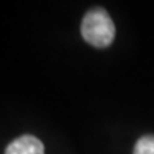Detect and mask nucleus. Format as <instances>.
Instances as JSON below:
<instances>
[{
	"instance_id": "obj_1",
	"label": "nucleus",
	"mask_w": 154,
	"mask_h": 154,
	"mask_svg": "<svg viewBox=\"0 0 154 154\" xmlns=\"http://www.w3.org/2000/svg\"><path fill=\"white\" fill-rule=\"evenodd\" d=\"M82 34L84 40L94 47H107L114 38V23L104 9L94 7L83 19Z\"/></svg>"
},
{
	"instance_id": "obj_2",
	"label": "nucleus",
	"mask_w": 154,
	"mask_h": 154,
	"mask_svg": "<svg viewBox=\"0 0 154 154\" xmlns=\"http://www.w3.org/2000/svg\"><path fill=\"white\" fill-rule=\"evenodd\" d=\"M6 154H44V147L37 137L24 134L7 146Z\"/></svg>"
},
{
	"instance_id": "obj_3",
	"label": "nucleus",
	"mask_w": 154,
	"mask_h": 154,
	"mask_svg": "<svg viewBox=\"0 0 154 154\" xmlns=\"http://www.w3.org/2000/svg\"><path fill=\"white\" fill-rule=\"evenodd\" d=\"M133 154H154V136H143L136 143Z\"/></svg>"
}]
</instances>
